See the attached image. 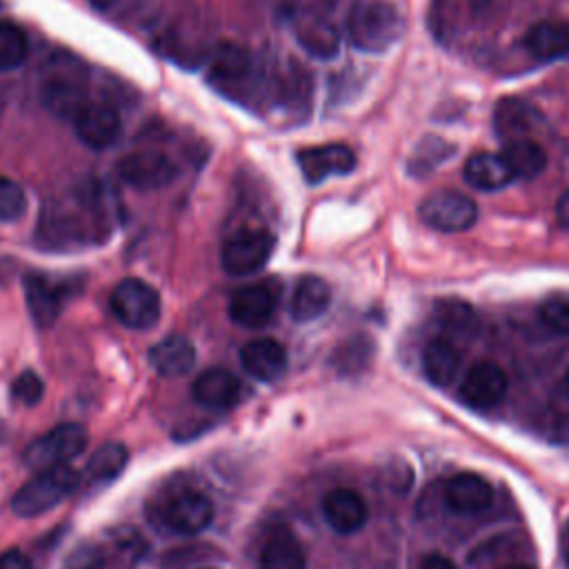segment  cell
Instances as JSON below:
<instances>
[{
    "instance_id": "cell-1",
    "label": "cell",
    "mask_w": 569,
    "mask_h": 569,
    "mask_svg": "<svg viewBox=\"0 0 569 569\" xmlns=\"http://www.w3.org/2000/svg\"><path fill=\"white\" fill-rule=\"evenodd\" d=\"M207 80L229 100L240 104H256L271 87L258 58L233 42H224L211 53Z\"/></svg>"
},
{
    "instance_id": "cell-2",
    "label": "cell",
    "mask_w": 569,
    "mask_h": 569,
    "mask_svg": "<svg viewBox=\"0 0 569 569\" xmlns=\"http://www.w3.org/2000/svg\"><path fill=\"white\" fill-rule=\"evenodd\" d=\"M405 33V18L387 0H362L347 16V38L367 53L391 49Z\"/></svg>"
},
{
    "instance_id": "cell-3",
    "label": "cell",
    "mask_w": 569,
    "mask_h": 569,
    "mask_svg": "<svg viewBox=\"0 0 569 569\" xmlns=\"http://www.w3.org/2000/svg\"><path fill=\"white\" fill-rule=\"evenodd\" d=\"M78 485L80 473L69 465L40 469L13 493L11 509L22 518H36L60 505L67 496H71L78 489Z\"/></svg>"
},
{
    "instance_id": "cell-4",
    "label": "cell",
    "mask_w": 569,
    "mask_h": 569,
    "mask_svg": "<svg viewBox=\"0 0 569 569\" xmlns=\"http://www.w3.org/2000/svg\"><path fill=\"white\" fill-rule=\"evenodd\" d=\"M153 518L171 533L196 536L211 525L213 505L198 489H176L153 507Z\"/></svg>"
},
{
    "instance_id": "cell-5",
    "label": "cell",
    "mask_w": 569,
    "mask_h": 569,
    "mask_svg": "<svg viewBox=\"0 0 569 569\" xmlns=\"http://www.w3.org/2000/svg\"><path fill=\"white\" fill-rule=\"evenodd\" d=\"M109 307L113 318L133 331L151 329L160 318V296L140 278L120 280L111 291Z\"/></svg>"
},
{
    "instance_id": "cell-6",
    "label": "cell",
    "mask_w": 569,
    "mask_h": 569,
    "mask_svg": "<svg viewBox=\"0 0 569 569\" xmlns=\"http://www.w3.org/2000/svg\"><path fill=\"white\" fill-rule=\"evenodd\" d=\"M87 447V429L78 422H62L38 436L24 449V462L40 471L58 465H69Z\"/></svg>"
},
{
    "instance_id": "cell-7",
    "label": "cell",
    "mask_w": 569,
    "mask_h": 569,
    "mask_svg": "<svg viewBox=\"0 0 569 569\" xmlns=\"http://www.w3.org/2000/svg\"><path fill=\"white\" fill-rule=\"evenodd\" d=\"M418 213L427 227L445 233H458L476 224L478 204L473 198L456 189H438L420 202Z\"/></svg>"
},
{
    "instance_id": "cell-8",
    "label": "cell",
    "mask_w": 569,
    "mask_h": 569,
    "mask_svg": "<svg viewBox=\"0 0 569 569\" xmlns=\"http://www.w3.org/2000/svg\"><path fill=\"white\" fill-rule=\"evenodd\" d=\"M276 247V238L267 229H242L233 233L220 251L222 269L229 276H251L260 271Z\"/></svg>"
},
{
    "instance_id": "cell-9",
    "label": "cell",
    "mask_w": 569,
    "mask_h": 569,
    "mask_svg": "<svg viewBox=\"0 0 569 569\" xmlns=\"http://www.w3.org/2000/svg\"><path fill=\"white\" fill-rule=\"evenodd\" d=\"M178 164L167 153L156 149H140L127 153L118 162L120 180L140 191H156L171 184L178 178Z\"/></svg>"
},
{
    "instance_id": "cell-10",
    "label": "cell",
    "mask_w": 569,
    "mask_h": 569,
    "mask_svg": "<svg viewBox=\"0 0 569 569\" xmlns=\"http://www.w3.org/2000/svg\"><path fill=\"white\" fill-rule=\"evenodd\" d=\"M69 296H73V287L67 278L49 273H31L24 278V300L40 329H47L58 320Z\"/></svg>"
},
{
    "instance_id": "cell-11",
    "label": "cell",
    "mask_w": 569,
    "mask_h": 569,
    "mask_svg": "<svg viewBox=\"0 0 569 569\" xmlns=\"http://www.w3.org/2000/svg\"><path fill=\"white\" fill-rule=\"evenodd\" d=\"M278 293L269 282H251L236 289L229 298V318L247 329L264 327L276 311Z\"/></svg>"
},
{
    "instance_id": "cell-12",
    "label": "cell",
    "mask_w": 569,
    "mask_h": 569,
    "mask_svg": "<svg viewBox=\"0 0 569 569\" xmlns=\"http://www.w3.org/2000/svg\"><path fill=\"white\" fill-rule=\"evenodd\" d=\"M507 376L493 362H476L462 378L460 398L467 407L487 411L502 402L507 396Z\"/></svg>"
},
{
    "instance_id": "cell-13",
    "label": "cell",
    "mask_w": 569,
    "mask_h": 569,
    "mask_svg": "<svg viewBox=\"0 0 569 569\" xmlns=\"http://www.w3.org/2000/svg\"><path fill=\"white\" fill-rule=\"evenodd\" d=\"M296 160L309 184H318L329 176L351 173L356 167V153L351 151V147L340 142L300 149L296 153Z\"/></svg>"
},
{
    "instance_id": "cell-14",
    "label": "cell",
    "mask_w": 569,
    "mask_h": 569,
    "mask_svg": "<svg viewBox=\"0 0 569 569\" xmlns=\"http://www.w3.org/2000/svg\"><path fill=\"white\" fill-rule=\"evenodd\" d=\"M73 131L89 149L100 151L111 147L120 138L122 122L113 107L89 100L73 118Z\"/></svg>"
},
{
    "instance_id": "cell-15",
    "label": "cell",
    "mask_w": 569,
    "mask_h": 569,
    "mask_svg": "<svg viewBox=\"0 0 569 569\" xmlns=\"http://www.w3.org/2000/svg\"><path fill=\"white\" fill-rule=\"evenodd\" d=\"M193 400L198 405H202L204 409H213V411H222L229 409L233 405H238L240 393H242V385L240 380L220 367H211L204 369L191 387Z\"/></svg>"
},
{
    "instance_id": "cell-16",
    "label": "cell",
    "mask_w": 569,
    "mask_h": 569,
    "mask_svg": "<svg viewBox=\"0 0 569 569\" xmlns=\"http://www.w3.org/2000/svg\"><path fill=\"white\" fill-rule=\"evenodd\" d=\"M240 362L251 378L276 382L287 371V351L273 338H256L240 349Z\"/></svg>"
},
{
    "instance_id": "cell-17",
    "label": "cell",
    "mask_w": 569,
    "mask_h": 569,
    "mask_svg": "<svg viewBox=\"0 0 569 569\" xmlns=\"http://www.w3.org/2000/svg\"><path fill=\"white\" fill-rule=\"evenodd\" d=\"M325 522L342 536L356 533L367 522V505L353 489H333L322 498Z\"/></svg>"
},
{
    "instance_id": "cell-18",
    "label": "cell",
    "mask_w": 569,
    "mask_h": 569,
    "mask_svg": "<svg viewBox=\"0 0 569 569\" xmlns=\"http://www.w3.org/2000/svg\"><path fill=\"white\" fill-rule=\"evenodd\" d=\"M442 498L456 513H478L491 505L493 489L476 473H456L445 482Z\"/></svg>"
},
{
    "instance_id": "cell-19",
    "label": "cell",
    "mask_w": 569,
    "mask_h": 569,
    "mask_svg": "<svg viewBox=\"0 0 569 569\" xmlns=\"http://www.w3.org/2000/svg\"><path fill=\"white\" fill-rule=\"evenodd\" d=\"M149 362L160 376L178 378L196 365V347L187 336L169 333L151 347Z\"/></svg>"
},
{
    "instance_id": "cell-20",
    "label": "cell",
    "mask_w": 569,
    "mask_h": 569,
    "mask_svg": "<svg viewBox=\"0 0 569 569\" xmlns=\"http://www.w3.org/2000/svg\"><path fill=\"white\" fill-rule=\"evenodd\" d=\"M296 40L298 44L313 58L329 60L340 49L338 29L322 16H305L296 22Z\"/></svg>"
},
{
    "instance_id": "cell-21",
    "label": "cell",
    "mask_w": 569,
    "mask_h": 569,
    "mask_svg": "<svg viewBox=\"0 0 569 569\" xmlns=\"http://www.w3.org/2000/svg\"><path fill=\"white\" fill-rule=\"evenodd\" d=\"M42 102L53 116L73 122L80 109L89 102V96L76 78L53 76L42 84Z\"/></svg>"
},
{
    "instance_id": "cell-22",
    "label": "cell",
    "mask_w": 569,
    "mask_h": 569,
    "mask_svg": "<svg viewBox=\"0 0 569 569\" xmlns=\"http://www.w3.org/2000/svg\"><path fill=\"white\" fill-rule=\"evenodd\" d=\"M462 173L467 184H471L478 191H498L513 180V173L509 171L505 158L491 151H480L469 156Z\"/></svg>"
},
{
    "instance_id": "cell-23",
    "label": "cell",
    "mask_w": 569,
    "mask_h": 569,
    "mask_svg": "<svg viewBox=\"0 0 569 569\" xmlns=\"http://www.w3.org/2000/svg\"><path fill=\"white\" fill-rule=\"evenodd\" d=\"M331 302L329 284L318 276H302L291 293L289 313L296 322H311L320 318Z\"/></svg>"
},
{
    "instance_id": "cell-24",
    "label": "cell",
    "mask_w": 569,
    "mask_h": 569,
    "mask_svg": "<svg viewBox=\"0 0 569 569\" xmlns=\"http://www.w3.org/2000/svg\"><path fill=\"white\" fill-rule=\"evenodd\" d=\"M258 569H305V551L287 527H278L262 542Z\"/></svg>"
},
{
    "instance_id": "cell-25",
    "label": "cell",
    "mask_w": 569,
    "mask_h": 569,
    "mask_svg": "<svg viewBox=\"0 0 569 569\" xmlns=\"http://www.w3.org/2000/svg\"><path fill=\"white\" fill-rule=\"evenodd\" d=\"M522 44L538 60H556L569 51V24L556 20L536 22L527 29Z\"/></svg>"
},
{
    "instance_id": "cell-26",
    "label": "cell",
    "mask_w": 569,
    "mask_h": 569,
    "mask_svg": "<svg viewBox=\"0 0 569 569\" xmlns=\"http://www.w3.org/2000/svg\"><path fill=\"white\" fill-rule=\"evenodd\" d=\"M422 369H425V376L436 387H447L453 382L460 369V353L449 338L440 336L427 342V347L422 349Z\"/></svg>"
},
{
    "instance_id": "cell-27",
    "label": "cell",
    "mask_w": 569,
    "mask_h": 569,
    "mask_svg": "<svg viewBox=\"0 0 569 569\" xmlns=\"http://www.w3.org/2000/svg\"><path fill=\"white\" fill-rule=\"evenodd\" d=\"M533 120H536V111L531 109L529 102L520 98H505L496 104V111H493L496 133L505 142L527 138V133L533 129Z\"/></svg>"
},
{
    "instance_id": "cell-28",
    "label": "cell",
    "mask_w": 569,
    "mask_h": 569,
    "mask_svg": "<svg viewBox=\"0 0 569 569\" xmlns=\"http://www.w3.org/2000/svg\"><path fill=\"white\" fill-rule=\"evenodd\" d=\"M500 156L505 158L513 178H520V180H533L547 167V151L531 138H518V140L505 142V149Z\"/></svg>"
},
{
    "instance_id": "cell-29",
    "label": "cell",
    "mask_w": 569,
    "mask_h": 569,
    "mask_svg": "<svg viewBox=\"0 0 569 569\" xmlns=\"http://www.w3.org/2000/svg\"><path fill=\"white\" fill-rule=\"evenodd\" d=\"M127 460H129V451L124 445L120 442H104L102 447H98L87 467H84V482L91 485V487H102V485H109L113 482L122 469L127 467Z\"/></svg>"
},
{
    "instance_id": "cell-30",
    "label": "cell",
    "mask_w": 569,
    "mask_h": 569,
    "mask_svg": "<svg viewBox=\"0 0 569 569\" xmlns=\"http://www.w3.org/2000/svg\"><path fill=\"white\" fill-rule=\"evenodd\" d=\"M436 320L445 333L456 338H469L476 331V313L462 300H440L436 305Z\"/></svg>"
},
{
    "instance_id": "cell-31",
    "label": "cell",
    "mask_w": 569,
    "mask_h": 569,
    "mask_svg": "<svg viewBox=\"0 0 569 569\" xmlns=\"http://www.w3.org/2000/svg\"><path fill=\"white\" fill-rule=\"evenodd\" d=\"M107 551V558H116L120 562H138L147 553V540L129 527H118L109 531V538L100 542Z\"/></svg>"
},
{
    "instance_id": "cell-32",
    "label": "cell",
    "mask_w": 569,
    "mask_h": 569,
    "mask_svg": "<svg viewBox=\"0 0 569 569\" xmlns=\"http://www.w3.org/2000/svg\"><path fill=\"white\" fill-rule=\"evenodd\" d=\"M27 33L9 20H0V71L18 69L27 58Z\"/></svg>"
},
{
    "instance_id": "cell-33",
    "label": "cell",
    "mask_w": 569,
    "mask_h": 569,
    "mask_svg": "<svg viewBox=\"0 0 569 569\" xmlns=\"http://www.w3.org/2000/svg\"><path fill=\"white\" fill-rule=\"evenodd\" d=\"M24 211H27L24 189L16 180L0 176V222L20 220Z\"/></svg>"
},
{
    "instance_id": "cell-34",
    "label": "cell",
    "mask_w": 569,
    "mask_h": 569,
    "mask_svg": "<svg viewBox=\"0 0 569 569\" xmlns=\"http://www.w3.org/2000/svg\"><path fill=\"white\" fill-rule=\"evenodd\" d=\"M540 320L558 331V333H569V296L567 293H556V296H549L540 309Z\"/></svg>"
},
{
    "instance_id": "cell-35",
    "label": "cell",
    "mask_w": 569,
    "mask_h": 569,
    "mask_svg": "<svg viewBox=\"0 0 569 569\" xmlns=\"http://www.w3.org/2000/svg\"><path fill=\"white\" fill-rule=\"evenodd\" d=\"M107 565L109 558L104 547L100 542H87L69 553L64 569H107Z\"/></svg>"
},
{
    "instance_id": "cell-36",
    "label": "cell",
    "mask_w": 569,
    "mask_h": 569,
    "mask_svg": "<svg viewBox=\"0 0 569 569\" xmlns=\"http://www.w3.org/2000/svg\"><path fill=\"white\" fill-rule=\"evenodd\" d=\"M44 393V382L36 371H22L13 385H11V396L20 400L22 405H36Z\"/></svg>"
},
{
    "instance_id": "cell-37",
    "label": "cell",
    "mask_w": 569,
    "mask_h": 569,
    "mask_svg": "<svg viewBox=\"0 0 569 569\" xmlns=\"http://www.w3.org/2000/svg\"><path fill=\"white\" fill-rule=\"evenodd\" d=\"M0 569H33L31 560L18 551V549H9L4 553H0Z\"/></svg>"
},
{
    "instance_id": "cell-38",
    "label": "cell",
    "mask_w": 569,
    "mask_h": 569,
    "mask_svg": "<svg viewBox=\"0 0 569 569\" xmlns=\"http://www.w3.org/2000/svg\"><path fill=\"white\" fill-rule=\"evenodd\" d=\"M556 218L562 229H569V189L556 202Z\"/></svg>"
},
{
    "instance_id": "cell-39",
    "label": "cell",
    "mask_w": 569,
    "mask_h": 569,
    "mask_svg": "<svg viewBox=\"0 0 569 569\" xmlns=\"http://www.w3.org/2000/svg\"><path fill=\"white\" fill-rule=\"evenodd\" d=\"M422 569H456V565H453L447 556L431 553V556H427V558H425Z\"/></svg>"
},
{
    "instance_id": "cell-40",
    "label": "cell",
    "mask_w": 569,
    "mask_h": 569,
    "mask_svg": "<svg viewBox=\"0 0 569 569\" xmlns=\"http://www.w3.org/2000/svg\"><path fill=\"white\" fill-rule=\"evenodd\" d=\"M505 569H531V567H522V565H511V567H505Z\"/></svg>"
},
{
    "instance_id": "cell-41",
    "label": "cell",
    "mask_w": 569,
    "mask_h": 569,
    "mask_svg": "<svg viewBox=\"0 0 569 569\" xmlns=\"http://www.w3.org/2000/svg\"><path fill=\"white\" fill-rule=\"evenodd\" d=\"M567 387H569V373H567Z\"/></svg>"
},
{
    "instance_id": "cell-42",
    "label": "cell",
    "mask_w": 569,
    "mask_h": 569,
    "mask_svg": "<svg viewBox=\"0 0 569 569\" xmlns=\"http://www.w3.org/2000/svg\"><path fill=\"white\" fill-rule=\"evenodd\" d=\"M567 558H569V553H567Z\"/></svg>"
}]
</instances>
